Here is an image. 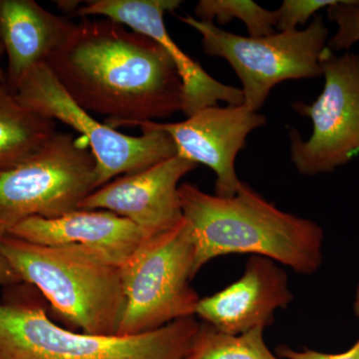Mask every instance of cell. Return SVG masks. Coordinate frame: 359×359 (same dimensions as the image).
Returning <instances> with one entry per match:
<instances>
[{
	"instance_id": "1",
	"label": "cell",
	"mask_w": 359,
	"mask_h": 359,
	"mask_svg": "<svg viewBox=\"0 0 359 359\" xmlns=\"http://www.w3.org/2000/svg\"><path fill=\"white\" fill-rule=\"evenodd\" d=\"M46 65L75 103L112 128L183 112V83L169 53L108 18H82Z\"/></svg>"
},
{
	"instance_id": "2",
	"label": "cell",
	"mask_w": 359,
	"mask_h": 359,
	"mask_svg": "<svg viewBox=\"0 0 359 359\" xmlns=\"http://www.w3.org/2000/svg\"><path fill=\"white\" fill-rule=\"evenodd\" d=\"M179 196L192 233L195 276L212 259L235 254L268 257L306 276L323 264V229L278 209L245 183L233 197L189 183L180 185Z\"/></svg>"
},
{
	"instance_id": "3",
	"label": "cell",
	"mask_w": 359,
	"mask_h": 359,
	"mask_svg": "<svg viewBox=\"0 0 359 359\" xmlns=\"http://www.w3.org/2000/svg\"><path fill=\"white\" fill-rule=\"evenodd\" d=\"M4 255L22 282L82 332L117 334L124 311L121 269L80 247H47L4 236Z\"/></svg>"
},
{
	"instance_id": "4",
	"label": "cell",
	"mask_w": 359,
	"mask_h": 359,
	"mask_svg": "<svg viewBox=\"0 0 359 359\" xmlns=\"http://www.w3.org/2000/svg\"><path fill=\"white\" fill-rule=\"evenodd\" d=\"M201 323L196 316L136 335L76 332L41 306L0 302V359H187Z\"/></svg>"
},
{
	"instance_id": "5",
	"label": "cell",
	"mask_w": 359,
	"mask_h": 359,
	"mask_svg": "<svg viewBox=\"0 0 359 359\" xmlns=\"http://www.w3.org/2000/svg\"><path fill=\"white\" fill-rule=\"evenodd\" d=\"M195 248L183 218L171 230L144 238L120 266L124 311L118 335L152 332L196 316L200 297L191 287Z\"/></svg>"
},
{
	"instance_id": "6",
	"label": "cell",
	"mask_w": 359,
	"mask_h": 359,
	"mask_svg": "<svg viewBox=\"0 0 359 359\" xmlns=\"http://www.w3.org/2000/svg\"><path fill=\"white\" fill-rule=\"evenodd\" d=\"M179 18L202 35L207 55L230 63L243 84V104L255 112L261 109L276 85L285 80L323 76L321 60L330 32L320 15L314 16L306 29L264 37L233 34L193 16Z\"/></svg>"
},
{
	"instance_id": "7",
	"label": "cell",
	"mask_w": 359,
	"mask_h": 359,
	"mask_svg": "<svg viewBox=\"0 0 359 359\" xmlns=\"http://www.w3.org/2000/svg\"><path fill=\"white\" fill-rule=\"evenodd\" d=\"M96 171L86 139L57 132L32 159L0 176V231L30 217L55 219L79 210L97 190Z\"/></svg>"
},
{
	"instance_id": "8",
	"label": "cell",
	"mask_w": 359,
	"mask_h": 359,
	"mask_svg": "<svg viewBox=\"0 0 359 359\" xmlns=\"http://www.w3.org/2000/svg\"><path fill=\"white\" fill-rule=\"evenodd\" d=\"M14 93L28 109L65 123L86 139L97 163V189L119 175L137 173L177 156L166 132L141 126V136H128L97 121L68 95L46 63L29 71Z\"/></svg>"
},
{
	"instance_id": "9",
	"label": "cell",
	"mask_w": 359,
	"mask_h": 359,
	"mask_svg": "<svg viewBox=\"0 0 359 359\" xmlns=\"http://www.w3.org/2000/svg\"><path fill=\"white\" fill-rule=\"evenodd\" d=\"M321 68L325 87L318 99L292 104L313 122L309 140L297 130L290 132V159L306 176L332 173L359 155V53L337 55L327 48Z\"/></svg>"
},
{
	"instance_id": "10",
	"label": "cell",
	"mask_w": 359,
	"mask_h": 359,
	"mask_svg": "<svg viewBox=\"0 0 359 359\" xmlns=\"http://www.w3.org/2000/svg\"><path fill=\"white\" fill-rule=\"evenodd\" d=\"M264 115L245 105L210 106L176 123H144L140 126L166 132L177 155L209 167L216 175L215 195L233 197L243 182L236 173V158L245 147L248 136L266 124Z\"/></svg>"
},
{
	"instance_id": "11",
	"label": "cell",
	"mask_w": 359,
	"mask_h": 359,
	"mask_svg": "<svg viewBox=\"0 0 359 359\" xmlns=\"http://www.w3.org/2000/svg\"><path fill=\"white\" fill-rule=\"evenodd\" d=\"M198 165L177 155L97 189L79 210H104L127 219L144 238L171 230L183 219L179 183Z\"/></svg>"
},
{
	"instance_id": "12",
	"label": "cell",
	"mask_w": 359,
	"mask_h": 359,
	"mask_svg": "<svg viewBox=\"0 0 359 359\" xmlns=\"http://www.w3.org/2000/svg\"><path fill=\"white\" fill-rule=\"evenodd\" d=\"M73 14L88 18L102 16L127 26L159 43L171 56L184 88L183 113L190 117L210 106L224 102L228 105L244 103L242 89L221 83L182 50L170 36L164 15L181 6L179 0H92Z\"/></svg>"
},
{
	"instance_id": "13",
	"label": "cell",
	"mask_w": 359,
	"mask_h": 359,
	"mask_svg": "<svg viewBox=\"0 0 359 359\" xmlns=\"http://www.w3.org/2000/svg\"><path fill=\"white\" fill-rule=\"evenodd\" d=\"M292 299L285 269L268 257L250 256L237 282L200 299L196 316L219 332L244 334L273 325L276 311Z\"/></svg>"
},
{
	"instance_id": "14",
	"label": "cell",
	"mask_w": 359,
	"mask_h": 359,
	"mask_svg": "<svg viewBox=\"0 0 359 359\" xmlns=\"http://www.w3.org/2000/svg\"><path fill=\"white\" fill-rule=\"evenodd\" d=\"M6 235L47 247L80 245L119 266L144 240L133 223L104 210H76L55 219L30 217Z\"/></svg>"
},
{
	"instance_id": "15",
	"label": "cell",
	"mask_w": 359,
	"mask_h": 359,
	"mask_svg": "<svg viewBox=\"0 0 359 359\" xmlns=\"http://www.w3.org/2000/svg\"><path fill=\"white\" fill-rule=\"evenodd\" d=\"M75 26L34 0H0V41L8 59L9 88L14 92L29 71L46 63L67 41Z\"/></svg>"
},
{
	"instance_id": "16",
	"label": "cell",
	"mask_w": 359,
	"mask_h": 359,
	"mask_svg": "<svg viewBox=\"0 0 359 359\" xmlns=\"http://www.w3.org/2000/svg\"><path fill=\"white\" fill-rule=\"evenodd\" d=\"M56 133V121L28 109L0 81V176L32 159Z\"/></svg>"
},
{
	"instance_id": "17",
	"label": "cell",
	"mask_w": 359,
	"mask_h": 359,
	"mask_svg": "<svg viewBox=\"0 0 359 359\" xmlns=\"http://www.w3.org/2000/svg\"><path fill=\"white\" fill-rule=\"evenodd\" d=\"M264 330L256 327L244 334H229L201 323L187 359H280L266 346Z\"/></svg>"
},
{
	"instance_id": "18",
	"label": "cell",
	"mask_w": 359,
	"mask_h": 359,
	"mask_svg": "<svg viewBox=\"0 0 359 359\" xmlns=\"http://www.w3.org/2000/svg\"><path fill=\"white\" fill-rule=\"evenodd\" d=\"M198 20L224 25L231 20L242 21L250 37L275 33L276 14L250 0H201L195 8Z\"/></svg>"
},
{
	"instance_id": "19",
	"label": "cell",
	"mask_w": 359,
	"mask_h": 359,
	"mask_svg": "<svg viewBox=\"0 0 359 359\" xmlns=\"http://www.w3.org/2000/svg\"><path fill=\"white\" fill-rule=\"evenodd\" d=\"M327 16L337 25V32L328 39L327 48L334 53L351 50L359 41V0H339L327 7Z\"/></svg>"
},
{
	"instance_id": "20",
	"label": "cell",
	"mask_w": 359,
	"mask_h": 359,
	"mask_svg": "<svg viewBox=\"0 0 359 359\" xmlns=\"http://www.w3.org/2000/svg\"><path fill=\"white\" fill-rule=\"evenodd\" d=\"M339 0H285L276 14V28L282 32L297 30L306 25L316 13L334 6Z\"/></svg>"
},
{
	"instance_id": "21",
	"label": "cell",
	"mask_w": 359,
	"mask_h": 359,
	"mask_svg": "<svg viewBox=\"0 0 359 359\" xmlns=\"http://www.w3.org/2000/svg\"><path fill=\"white\" fill-rule=\"evenodd\" d=\"M276 353L278 358L287 359H359V339L348 351L341 353H323L311 349L297 351L289 346L278 347Z\"/></svg>"
},
{
	"instance_id": "22",
	"label": "cell",
	"mask_w": 359,
	"mask_h": 359,
	"mask_svg": "<svg viewBox=\"0 0 359 359\" xmlns=\"http://www.w3.org/2000/svg\"><path fill=\"white\" fill-rule=\"evenodd\" d=\"M6 235V233L0 231V285H18V283H22V280H20V276L15 273L4 255L2 241Z\"/></svg>"
},
{
	"instance_id": "23",
	"label": "cell",
	"mask_w": 359,
	"mask_h": 359,
	"mask_svg": "<svg viewBox=\"0 0 359 359\" xmlns=\"http://www.w3.org/2000/svg\"><path fill=\"white\" fill-rule=\"evenodd\" d=\"M55 4H57L61 11L71 13L72 15L82 6L81 1H70V0H68V1H56Z\"/></svg>"
},
{
	"instance_id": "24",
	"label": "cell",
	"mask_w": 359,
	"mask_h": 359,
	"mask_svg": "<svg viewBox=\"0 0 359 359\" xmlns=\"http://www.w3.org/2000/svg\"><path fill=\"white\" fill-rule=\"evenodd\" d=\"M4 54H6V51H4V45L0 41V62H1ZM0 81L6 82V73L2 69L1 65H0Z\"/></svg>"
},
{
	"instance_id": "25",
	"label": "cell",
	"mask_w": 359,
	"mask_h": 359,
	"mask_svg": "<svg viewBox=\"0 0 359 359\" xmlns=\"http://www.w3.org/2000/svg\"><path fill=\"white\" fill-rule=\"evenodd\" d=\"M353 309L354 313H355V316H358L359 320V285L358 287V290H356L355 302H354Z\"/></svg>"
}]
</instances>
